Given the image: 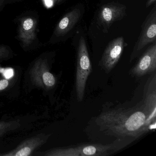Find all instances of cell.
<instances>
[{
    "label": "cell",
    "instance_id": "cell-4",
    "mask_svg": "<svg viewBox=\"0 0 156 156\" xmlns=\"http://www.w3.org/2000/svg\"><path fill=\"white\" fill-rule=\"evenodd\" d=\"M92 70V65L88 54L86 41L83 36H81L77 49L75 88L78 102L83 99L86 85Z\"/></svg>",
    "mask_w": 156,
    "mask_h": 156
},
{
    "label": "cell",
    "instance_id": "cell-10",
    "mask_svg": "<svg viewBox=\"0 0 156 156\" xmlns=\"http://www.w3.org/2000/svg\"><path fill=\"white\" fill-rule=\"evenodd\" d=\"M153 76L151 79L148 80L145 86L143 99L144 104L141 106L147 116V121L150 128L153 124L155 125L156 123V74L154 73Z\"/></svg>",
    "mask_w": 156,
    "mask_h": 156
},
{
    "label": "cell",
    "instance_id": "cell-15",
    "mask_svg": "<svg viewBox=\"0 0 156 156\" xmlns=\"http://www.w3.org/2000/svg\"><path fill=\"white\" fill-rule=\"evenodd\" d=\"M27 0H0V12H1L6 6L9 4L19 3Z\"/></svg>",
    "mask_w": 156,
    "mask_h": 156
},
{
    "label": "cell",
    "instance_id": "cell-11",
    "mask_svg": "<svg viewBox=\"0 0 156 156\" xmlns=\"http://www.w3.org/2000/svg\"><path fill=\"white\" fill-rule=\"evenodd\" d=\"M156 69V42H154L141 55L130 70L131 75L141 77L155 72Z\"/></svg>",
    "mask_w": 156,
    "mask_h": 156
},
{
    "label": "cell",
    "instance_id": "cell-14",
    "mask_svg": "<svg viewBox=\"0 0 156 156\" xmlns=\"http://www.w3.org/2000/svg\"><path fill=\"white\" fill-rule=\"evenodd\" d=\"M14 53L9 45L0 44V61L7 60L12 58Z\"/></svg>",
    "mask_w": 156,
    "mask_h": 156
},
{
    "label": "cell",
    "instance_id": "cell-8",
    "mask_svg": "<svg viewBox=\"0 0 156 156\" xmlns=\"http://www.w3.org/2000/svg\"><path fill=\"white\" fill-rule=\"evenodd\" d=\"M125 5L110 2L103 5L99 11L97 21L103 28V32L108 33L113 23L122 20L126 15Z\"/></svg>",
    "mask_w": 156,
    "mask_h": 156
},
{
    "label": "cell",
    "instance_id": "cell-7",
    "mask_svg": "<svg viewBox=\"0 0 156 156\" xmlns=\"http://www.w3.org/2000/svg\"><path fill=\"white\" fill-rule=\"evenodd\" d=\"M52 53H46L36 59L31 69V75L34 82L40 86L47 88L55 85L56 80L49 71V59Z\"/></svg>",
    "mask_w": 156,
    "mask_h": 156
},
{
    "label": "cell",
    "instance_id": "cell-3",
    "mask_svg": "<svg viewBox=\"0 0 156 156\" xmlns=\"http://www.w3.org/2000/svg\"><path fill=\"white\" fill-rule=\"evenodd\" d=\"M130 144L127 141L117 139L113 143L106 145L101 144H83L77 146L57 148L46 151L47 156H107L125 147Z\"/></svg>",
    "mask_w": 156,
    "mask_h": 156
},
{
    "label": "cell",
    "instance_id": "cell-17",
    "mask_svg": "<svg viewBox=\"0 0 156 156\" xmlns=\"http://www.w3.org/2000/svg\"><path fill=\"white\" fill-rule=\"evenodd\" d=\"M9 82L7 79H0V91L4 90L9 86Z\"/></svg>",
    "mask_w": 156,
    "mask_h": 156
},
{
    "label": "cell",
    "instance_id": "cell-13",
    "mask_svg": "<svg viewBox=\"0 0 156 156\" xmlns=\"http://www.w3.org/2000/svg\"><path fill=\"white\" fill-rule=\"evenodd\" d=\"M20 126V123L17 121L0 122V138L7 132L14 130Z\"/></svg>",
    "mask_w": 156,
    "mask_h": 156
},
{
    "label": "cell",
    "instance_id": "cell-1",
    "mask_svg": "<svg viewBox=\"0 0 156 156\" xmlns=\"http://www.w3.org/2000/svg\"><path fill=\"white\" fill-rule=\"evenodd\" d=\"M96 123L105 134L130 143L151 129L142 108H113L98 115Z\"/></svg>",
    "mask_w": 156,
    "mask_h": 156
},
{
    "label": "cell",
    "instance_id": "cell-16",
    "mask_svg": "<svg viewBox=\"0 0 156 156\" xmlns=\"http://www.w3.org/2000/svg\"><path fill=\"white\" fill-rule=\"evenodd\" d=\"M3 75L6 79H10L13 76V75H14V72L11 68L5 69L3 72Z\"/></svg>",
    "mask_w": 156,
    "mask_h": 156
},
{
    "label": "cell",
    "instance_id": "cell-5",
    "mask_svg": "<svg viewBox=\"0 0 156 156\" xmlns=\"http://www.w3.org/2000/svg\"><path fill=\"white\" fill-rule=\"evenodd\" d=\"M137 41L130 55V62L135 59L148 44L156 41V7L155 5L145 19Z\"/></svg>",
    "mask_w": 156,
    "mask_h": 156
},
{
    "label": "cell",
    "instance_id": "cell-9",
    "mask_svg": "<svg viewBox=\"0 0 156 156\" xmlns=\"http://www.w3.org/2000/svg\"><path fill=\"white\" fill-rule=\"evenodd\" d=\"M126 45L123 37L115 38L108 44L100 62L101 67L105 72L109 73L114 69L120 59Z\"/></svg>",
    "mask_w": 156,
    "mask_h": 156
},
{
    "label": "cell",
    "instance_id": "cell-6",
    "mask_svg": "<svg viewBox=\"0 0 156 156\" xmlns=\"http://www.w3.org/2000/svg\"><path fill=\"white\" fill-rule=\"evenodd\" d=\"M83 12V8L76 7L66 13L56 24L48 43L54 44L64 41L80 21Z\"/></svg>",
    "mask_w": 156,
    "mask_h": 156
},
{
    "label": "cell",
    "instance_id": "cell-19",
    "mask_svg": "<svg viewBox=\"0 0 156 156\" xmlns=\"http://www.w3.org/2000/svg\"><path fill=\"white\" fill-rule=\"evenodd\" d=\"M55 5H58L63 2L66 0H50Z\"/></svg>",
    "mask_w": 156,
    "mask_h": 156
},
{
    "label": "cell",
    "instance_id": "cell-18",
    "mask_svg": "<svg viewBox=\"0 0 156 156\" xmlns=\"http://www.w3.org/2000/svg\"><path fill=\"white\" fill-rule=\"evenodd\" d=\"M156 0H147L146 2V8H147L153 4H155Z\"/></svg>",
    "mask_w": 156,
    "mask_h": 156
},
{
    "label": "cell",
    "instance_id": "cell-12",
    "mask_svg": "<svg viewBox=\"0 0 156 156\" xmlns=\"http://www.w3.org/2000/svg\"><path fill=\"white\" fill-rule=\"evenodd\" d=\"M51 134H40L23 141L15 149L2 156H29L48 140Z\"/></svg>",
    "mask_w": 156,
    "mask_h": 156
},
{
    "label": "cell",
    "instance_id": "cell-2",
    "mask_svg": "<svg viewBox=\"0 0 156 156\" xmlns=\"http://www.w3.org/2000/svg\"><path fill=\"white\" fill-rule=\"evenodd\" d=\"M17 25L15 38L25 51L39 49L43 45L38 37L39 18L35 12H23L14 20Z\"/></svg>",
    "mask_w": 156,
    "mask_h": 156
}]
</instances>
